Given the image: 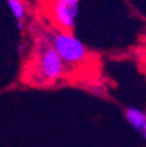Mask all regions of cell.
I'll return each instance as SVG.
<instances>
[{
	"label": "cell",
	"mask_w": 146,
	"mask_h": 147,
	"mask_svg": "<svg viewBox=\"0 0 146 147\" xmlns=\"http://www.w3.org/2000/svg\"><path fill=\"white\" fill-rule=\"evenodd\" d=\"M52 46L67 64H78L87 58L88 50L71 32L59 30L52 37Z\"/></svg>",
	"instance_id": "obj_1"
},
{
	"label": "cell",
	"mask_w": 146,
	"mask_h": 147,
	"mask_svg": "<svg viewBox=\"0 0 146 147\" xmlns=\"http://www.w3.org/2000/svg\"><path fill=\"white\" fill-rule=\"evenodd\" d=\"M37 72L45 83L57 82L65 74V62L52 45L41 47L37 57Z\"/></svg>",
	"instance_id": "obj_2"
},
{
	"label": "cell",
	"mask_w": 146,
	"mask_h": 147,
	"mask_svg": "<svg viewBox=\"0 0 146 147\" xmlns=\"http://www.w3.org/2000/svg\"><path fill=\"white\" fill-rule=\"evenodd\" d=\"M80 0H52L50 12L54 24L61 30L71 32L79 16Z\"/></svg>",
	"instance_id": "obj_3"
},
{
	"label": "cell",
	"mask_w": 146,
	"mask_h": 147,
	"mask_svg": "<svg viewBox=\"0 0 146 147\" xmlns=\"http://www.w3.org/2000/svg\"><path fill=\"white\" fill-rule=\"evenodd\" d=\"M125 119L132 127L142 135L146 141V113L136 107H126L124 110Z\"/></svg>",
	"instance_id": "obj_4"
},
{
	"label": "cell",
	"mask_w": 146,
	"mask_h": 147,
	"mask_svg": "<svg viewBox=\"0 0 146 147\" xmlns=\"http://www.w3.org/2000/svg\"><path fill=\"white\" fill-rule=\"evenodd\" d=\"M8 4L9 11L12 12L13 17L17 21V28L18 30L24 29V22L26 18V7H25L22 0H5Z\"/></svg>",
	"instance_id": "obj_5"
}]
</instances>
